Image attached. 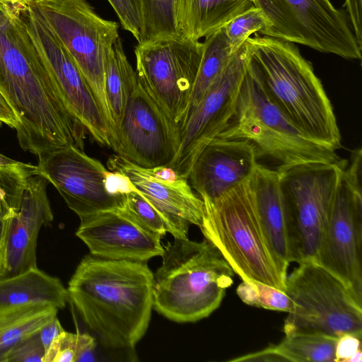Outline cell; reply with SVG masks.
<instances>
[{
  "label": "cell",
  "mask_w": 362,
  "mask_h": 362,
  "mask_svg": "<svg viewBox=\"0 0 362 362\" xmlns=\"http://www.w3.org/2000/svg\"><path fill=\"white\" fill-rule=\"evenodd\" d=\"M69 300L84 324L112 349H134L145 334L153 303L146 262L88 255L69 281Z\"/></svg>",
  "instance_id": "6da1fadb"
},
{
  "label": "cell",
  "mask_w": 362,
  "mask_h": 362,
  "mask_svg": "<svg viewBox=\"0 0 362 362\" xmlns=\"http://www.w3.org/2000/svg\"><path fill=\"white\" fill-rule=\"evenodd\" d=\"M249 66L270 100L301 132L334 150L341 134L331 102L295 44L269 36L246 41Z\"/></svg>",
  "instance_id": "7a4b0ae2"
},
{
  "label": "cell",
  "mask_w": 362,
  "mask_h": 362,
  "mask_svg": "<svg viewBox=\"0 0 362 362\" xmlns=\"http://www.w3.org/2000/svg\"><path fill=\"white\" fill-rule=\"evenodd\" d=\"M163 247L162 264L153 274V308L177 322L207 317L233 284V270L205 238H174Z\"/></svg>",
  "instance_id": "3957f363"
},
{
  "label": "cell",
  "mask_w": 362,
  "mask_h": 362,
  "mask_svg": "<svg viewBox=\"0 0 362 362\" xmlns=\"http://www.w3.org/2000/svg\"><path fill=\"white\" fill-rule=\"evenodd\" d=\"M19 8L0 5V91L19 120V129L47 127L66 101Z\"/></svg>",
  "instance_id": "277c9868"
},
{
  "label": "cell",
  "mask_w": 362,
  "mask_h": 362,
  "mask_svg": "<svg viewBox=\"0 0 362 362\" xmlns=\"http://www.w3.org/2000/svg\"><path fill=\"white\" fill-rule=\"evenodd\" d=\"M250 142L257 158H265L277 172L308 163H339L336 150L308 136L270 100L249 66L239 90L234 112L216 136Z\"/></svg>",
  "instance_id": "5b68a950"
},
{
  "label": "cell",
  "mask_w": 362,
  "mask_h": 362,
  "mask_svg": "<svg viewBox=\"0 0 362 362\" xmlns=\"http://www.w3.org/2000/svg\"><path fill=\"white\" fill-rule=\"evenodd\" d=\"M199 227L242 280L285 291L287 274L280 268L259 222L249 179L213 201L202 200Z\"/></svg>",
  "instance_id": "8992f818"
},
{
  "label": "cell",
  "mask_w": 362,
  "mask_h": 362,
  "mask_svg": "<svg viewBox=\"0 0 362 362\" xmlns=\"http://www.w3.org/2000/svg\"><path fill=\"white\" fill-rule=\"evenodd\" d=\"M286 279L291 308L285 334H320L362 338V300L336 276L314 261L298 264Z\"/></svg>",
  "instance_id": "52a82bcc"
},
{
  "label": "cell",
  "mask_w": 362,
  "mask_h": 362,
  "mask_svg": "<svg viewBox=\"0 0 362 362\" xmlns=\"http://www.w3.org/2000/svg\"><path fill=\"white\" fill-rule=\"evenodd\" d=\"M28 8L54 34L92 88L113 131L105 89V64L119 37L117 22L100 17L88 0H30Z\"/></svg>",
  "instance_id": "ba28073f"
},
{
  "label": "cell",
  "mask_w": 362,
  "mask_h": 362,
  "mask_svg": "<svg viewBox=\"0 0 362 362\" xmlns=\"http://www.w3.org/2000/svg\"><path fill=\"white\" fill-rule=\"evenodd\" d=\"M361 150L342 170L324 227L316 262L362 300Z\"/></svg>",
  "instance_id": "9c48e42d"
},
{
  "label": "cell",
  "mask_w": 362,
  "mask_h": 362,
  "mask_svg": "<svg viewBox=\"0 0 362 362\" xmlns=\"http://www.w3.org/2000/svg\"><path fill=\"white\" fill-rule=\"evenodd\" d=\"M348 164L308 163L279 172L293 262H316L324 227L342 170Z\"/></svg>",
  "instance_id": "30bf717a"
},
{
  "label": "cell",
  "mask_w": 362,
  "mask_h": 362,
  "mask_svg": "<svg viewBox=\"0 0 362 362\" xmlns=\"http://www.w3.org/2000/svg\"><path fill=\"white\" fill-rule=\"evenodd\" d=\"M269 25L259 34L346 59H361L346 14L329 0H253Z\"/></svg>",
  "instance_id": "8fae6325"
},
{
  "label": "cell",
  "mask_w": 362,
  "mask_h": 362,
  "mask_svg": "<svg viewBox=\"0 0 362 362\" xmlns=\"http://www.w3.org/2000/svg\"><path fill=\"white\" fill-rule=\"evenodd\" d=\"M202 42L178 35L137 44L136 73L179 132L185 120L202 56Z\"/></svg>",
  "instance_id": "7c38bea8"
},
{
  "label": "cell",
  "mask_w": 362,
  "mask_h": 362,
  "mask_svg": "<svg viewBox=\"0 0 362 362\" xmlns=\"http://www.w3.org/2000/svg\"><path fill=\"white\" fill-rule=\"evenodd\" d=\"M126 99L116 153L141 168L168 165L178 149L179 132L136 73Z\"/></svg>",
  "instance_id": "4fadbf2b"
},
{
  "label": "cell",
  "mask_w": 362,
  "mask_h": 362,
  "mask_svg": "<svg viewBox=\"0 0 362 362\" xmlns=\"http://www.w3.org/2000/svg\"><path fill=\"white\" fill-rule=\"evenodd\" d=\"M248 60L249 49L245 42L188 114L180 129L177 153L168 165L180 177L187 179L202 149L224 129L230 119Z\"/></svg>",
  "instance_id": "5bb4252c"
},
{
  "label": "cell",
  "mask_w": 362,
  "mask_h": 362,
  "mask_svg": "<svg viewBox=\"0 0 362 362\" xmlns=\"http://www.w3.org/2000/svg\"><path fill=\"white\" fill-rule=\"evenodd\" d=\"M79 218L122 206L124 196H113L104 187L107 169L82 149L66 146L38 158L37 165Z\"/></svg>",
  "instance_id": "9a60e30c"
},
{
  "label": "cell",
  "mask_w": 362,
  "mask_h": 362,
  "mask_svg": "<svg viewBox=\"0 0 362 362\" xmlns=\"http://www.w3.org/2000/svg\"><path fill=\"white\" fill-rule=\"evenodd\" d=\"M21 14L76 117L97 143L113 150L111 131L99 103L70 54L28 7Z\"/></svg>",
  "instance_id": "2e32d148"
},
{
  "label": "cell",
  "mask_w": 362,
  "mask_h": 362,
  "mask_svg": "<svg viewBox=\"0 0 362 362\" xmlns=\"http://www.w3.org/2000/svg\"><path fill=\"white\" fill-rule=\"evenodd\" d=\"M76 235L90 254L103 259L146 262L161 256V237L141 227L117 208L80 218Z\"/></svg>",
  "instance_id": "e0dca14e"
},
{
  "label": "cell",
  "mask_w": 362,
  "mask_h": 362,
  "mask_svg": "<svg viewBox=\"0 0 362 362\" xmlns=\"http://www.w3.org/2000/svg\"><path fill=\"white\" fill-rule=\"evenodd\" d=\"M110 170L125 174L141 195L160 213L165 221L168 233L174 238H187L189 227H199L204 215V202L193 192L187 179L174 181L156 179L144 168L116 153L107 162Z\"/></svg>",
  "instance_id": "ac0fdd59"
},
{
  "label": "cell",
  "mask_w": 362,
  "mask_h": 362,
  "mask_svg": "<svg viewBox=\"0 0 362 362\" xmlns=\"http://www.w3.org/2000/svg\"><path fill=\"white\" fill-rule=\"evenodd\" d=\"M257 160L248 141L215 137L195 160L187 180L202 200L213 201L248 180Z\"/></svg>",
  "instance_id": "d6986e66"
},
{
  "label": "cell",
  "mask_w": 362,
  "mask_h": 362,
  "mask_svg": "<svg viewBox=\"0 0 362 362\" xmlns=\"http://www.w3.org/2000/svg\"><path fill=\"white\" fill-rule=\"evenodd\" d=\"M47 180L37 172L28 180L19 208L8 219L4 239V272L10 276L37 267L40 230L49 226L53 214L47 196Z\"/></svg>",
  "instance_id": "ffe728a7"
},
{
  "label": "cell",
  "mask_w": 362,
  "mask_h": 362,
  "mask_svg": "<svg viewBox=\"0 0 362 362\" xmlns=\"http://www.w3.org/2000/svg\"><path fill=\"white\" fill-rule=\"evenodd\" d=\"M249 184L262 228L281 270L287 274L293 262L288 218L279 184V173L257 163Z\"/></svg>",
  "instance_id": "44dd1931"
},
{
  "label": "cell",
  "mask_w": 362,
  "mask_h": 362,
  "mask_svg": "<svg viewBox=\"0 0 362 362\" xmlns=\"http://www.w3.org/2000/svg\"><path fill=\"white\" fill-rule=\"evenodd\" d=\"M252 5L251 0H175L176 33L182 38L199 41Z\"/></svg>",
  "instance_id": "7402d4cb"
},
{
  "label": "cell",
  "mask_w": 362,
  "mask_h": 362,
  "mask_svg": "<svg viewBox=\"0 0 362 362\" xmlns=\"http://www.w3.org/2000/svg\"><path fill=\"white\" fill-rule=\"evenodd\" d=\"M68 301L67 288L62 281L37 267L0 276V307L40 304L59 310Z\"/></svg>",
  "instance_id": "603a6c76"
},
{
  "label": "cell",
  "mask_w": 362,
  "mask_h": 362,
  "mask_svg": "<svg viewBox=\"0 0 362 362\" xmlns=\"http://www.w3.org/2000/svg\"><path fill=\"white\" fill-rule=\"evenodd\" d=\"M58 310L40 304L0 307V362L15 344L57 317Z\"/></svg>",
  "instance_id": "cb8c5ba5"
},
{
  "label": "cell",
  "mask_w": 362,
  "mask_h": 362,
  "mask_svg": "<svg viewBox=\"0 0 362 362\" xmlns=\"http://www.w3.org/2000/svg\"><path fill=\"white\" fill-rule=\"evenodd\" d=\"M136 75L120 37L112 46L105 64V89L110 120L117 144V131L124 113L127 90Z\"/></svg>",
  "instance_id": "d4e9b609"
},
{
  "label": "cell",
  "mask_w": 362,
  "mask_h": 362,
  "mask_svg": "<svg viewBox=\"0 0 362 362\" xmlns=\"http://www.w3.org/2000/svg\"><path fill=\"white\" fill-rule=\"evenodd\" d=\"M202 45V59L187 117L237 52L230 47L223 28L205 37Z\"/></svg>",
  "instance_id": "484cf974"
},
{
  "label": "cell",
  "mask_w": 362,
  "mask_h": 362,
  "mask_svg": "<svg viewBox=\"0 0 362 362\" xmlns=\"http://www.w3.org/2000/svg\"><path fill=\"white\" fill-rule=\"evenodd\" d=\"M37 172V165L0 153V241L3 246L8 219L20 206L28 179Z\"/></svg>",
  "instance_id": "4316f807"
},
{
  "label": "cell",
  "mask_w": 362,
  "mask_h": 362,
  "mask_svg": "<svg viewBox=\"0 0 362 362\" xmlns=\"http://www.w3.org/2000/svg\"><path fill=\"white\" fill-rule=\"evenodd\" d=\"M337 337L310 333L285 334L275 352L287 362H336Z\"/></svg>",
  "instance_id": "83f0119b"
},
{
  "label": "cell",
  "mask_w": 362,
  "mask_h": 362,
  "mask_svg": "<svg viewBox=\"0 0 362 362\" xmlns=\"http://www.w3.org/2000/svg\"><path fill=\"white\" fill-rule=\"evenodd\" d=\"M175 0H140L143 28L138 44L177 35L174 18Z\"/></svg>",
  "instance_id": "f1b7e54d"
},
{
  "label": "cell",
  "mask_w": 362,
  "mask_h": 362,
  "mask_svg": "<svg viewBox=\"0 0 362 362\" xmlns=\"http://www.w3.org/2000/svg\"><path fill=\"white\" fill-rule=\"evenodd\" d=\"M95 339L88 334L63 331L45 350L42 362L93 361Z\"/></svg>",
  "instance_id": "f546056e"
},
{
  "label": "cell",
  "mask_w": 362,
  "mask_h": 362,
  "mask_svg": "<svg viewBox=\"0 0 362 362\" xmlns=\"http://www.w3.org/2000/svg\"><path fill=\"white\" fill-rule=\"evenodd\" d=\"M236 293L243 303L251 306L286 313L291 308L285 291L259 281L242 280Z\"/></svg>",
  "instance_id": "4dcf8cb0"
},
{
  "label": "cell",
  "mask_w": 362,
  "mask_h": 362,
  "mask_svg": "<svg viewBox=\"0 0 362 362\" xmlns=\"http://www.w3.org/2000/svg\"><path fill=\"white\" fill-rule=\"evenodd\" d=\"M117 209L141 227L161 238L168 233L163 216L140 192L126 194L122 206Z\"/></svg>",
  "instance_id": "1f68e13d"
},
{
  "label": "cell",
  "mask_w": 362,
  "mask_h": 362,
  "mask_svg": "<svg viewBox=\"0 0 362 362\" xmlns=\"http://www.w3.org/2000/svg\"><path fill=\"white\" fill-rule=\"evenodd\" d=\"M268 25V19L262 10L252 5L230 20L223 28L230 47L236 52L251 35L260 33Z\"/></svg>",
  "instance_id": "d6a6232c"
},
{
  "label": "cell",
  "mask_w": 362,
  "mask_h": 362,
  "mask_svg": "<svg viewBox=\"0 0 362 362\" xmlns=\"http://www.w3.org/2000/svg\"><path fill=\"white\" fill-rule=\"evenodd\" d=\"M113 8L123 28L139 42L143 28L140 0H107Z\"/></svg>",
  "instance_id": "836d02e7"
},
{
  "label": "cell",
  "mask_w": 362,
  "mask_h": 362,
  "mask_svg": "<svg viewBox=\"0 0 362 362\" xmlns=\"http://www.w3.org/2000/svg\"><path fill=\"white\" fill-rule=\"evenodd\" d=\"M45 351L37 332L15 344L5 354L3 362H42Z\"/></svg>",
  "instance_id": "e575fe53"
},
{
  "label": "cell",
  "mask_w": 362,
  "mask_h": 362,
  "mask_svg": "<svg viewBox=\"0 0 362 362\" xmlns=\"http://www.w3.org/2000/svg\"><path fill=\"white\" fill-rule=\"evenodd\" d=\"M104 187L108 194L118 197L125 196L132 192H139L125 174L116 170H107Z\"/></svg>",
  "instance_id": "d590c367"
},
{
  "label": "cell",
  "mask_w": 362,
  "mask_h": 362,
  "mask_svg": "<svg viewBox=\"0 0 362 362\" xmlns=\"http://www.w3.org/2000/svg\"><path fill=\"white\" fill-rule=\"evenodd\" d=\"M361 339L350 334L337 339L335 356L336 362H349V359L361 350Z\"/></svg>",
  "instance_id": "8d00e7d4"
},
{
  "label": "cell",
  "mask_w": 362,
  "mask_h": 362,
  "mask_svg": "<svg viewBox=\"0 0 362 362\" xmlns=\"http://www.w3.org/2000/svg\"><path fill=\"white\" fill-rule=\"evenodd\" d=\"M344 6L353 33L362 47V0H345Z\"/></svg>",
  "instance_id": "74e56055"
},
{
  "label": "cell",
  "mask_w": 362,
  "mask_h": 362,
  "mask_svg": "<svg viewBox=\"0 0 362 362\" xmlns=\"http://www.w3.org/2000/svg\"><path fill=\"white\" fill-rule=\"evenodd\" d=\"M63 331L64 329L57 317L53 318L38 331L39 337L45 350L49 347L52 341Z\"/></svg>",
  "instance_id": "f35d334b"
},
{
  "label": "cell",
  "mask_w": 362,
  "mask_h": 362,
  "mask_svg": "<svg viewBox=\"0 0 362 362\" xmlns=\"http://www.w3.org/2000/svg\"><path fill=\"white\" fill-rule=\"evenodd\" d=\"M0 122L6 124L10 127L18 128L19 120L13 110L0 91Z\"/></svg>",
  "instance_id": "ab89813d"
},
{
  "label": "cell",
  "mask_w": 362,
  "mask_h": 362,
  "mask_svg": "<svg viewBox=\"0 0 362 362\" xmlns=\"http://www.w3.org/2000/svg\"><path fill=\"white\" fill-rule=\"evenodd\" d=\"M145 169L152 177L161 180L174 181L180 177L174 169L168 165H161Z\"/></svg>",
  "instance_id": "60d3db41"
},
{
  "label": "cell",
  "mask_w": 362,
  "mask_h": 362,
  "mask_svg": "<svg viewBox=\"0 0 362 362\" xmlns=\"http://www.w3.org/2000/svg\"><path fill=\"white\" fill-rule=\"evenodd\" d=\"M30 0H0V5L12 8L24 9Z\"/></svg>",
  "instance_id": "b9f144b4"
},
{
  "label": "cell",
  "mask_w": 362,
  "mask_h": 362,
  "mask_svg": "<svg viewBox=\"0 0 362 362\" xmlns=\"http://www.w3.org/2000/svg\"><path fill=\"white\" fill-rule=\"evenodd\" d=\"M4 272V249L2 243L0 241V276Z\"/></svg>",
  "instance_id": "7bdbcfd3"
},
{
  "label": "cell",
  "mask_w": 362,
  "mask_h": 362,
  "mask_svg": "<svg viewBox=\"0 0 362 362\" xmlns=\"http://www.w3.org/2000/svg\"><path fill=\"white\" fill-rule=\"evenodd\" d=\"M251 1H252L253 0H251Z\"/></svg>",
  "instance_id": "ee69618b"
}]
</instances>
